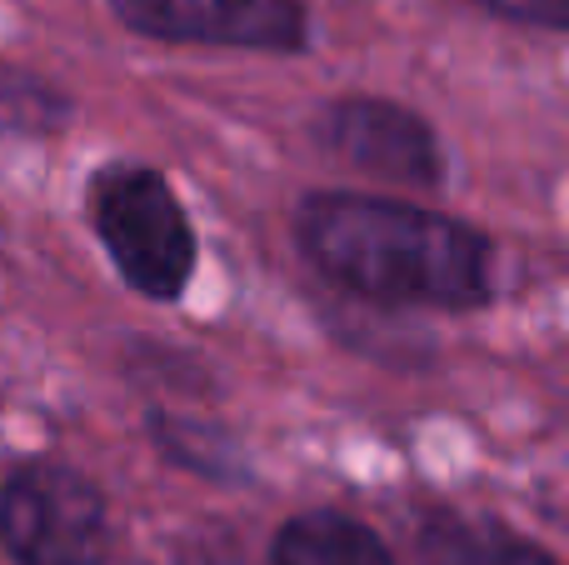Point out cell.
Here are the masks:
<instances>
[{"mask_svg":"<svg viewBox=\"0 0 569 565\" xmlns=\"http://www.w3.org/2000/svg\"><path fill=\"white\" fill-rule=\"evenodd\" d=\"M146 436H150V446L160 450L166 466L210 480V486H250V480H256V466H250L240 436L210 416H190V410H176V406H166V400H156V406L146 410Z\"/></svg>","mask_w":569,"mask_h":565,"instance_id":"6","label":"cell"},{"mask_svg":"<svg viewBox=\"0 0 569 565\" xmlns=\"http://www.w3.org/2000/svg\"><path fill=\"white\" fill-rule=\"evenodd\" d=\"M76 120V100L50 76L0 56V140H50Z\"/></svg>","mask_w":569,"mask_h":565,"instance_id":"9","label":"cell"},{"mask_svg":"<svg viewBox=\"0 0 569 565\" xmlns=\"http://www.w3.org/2000/svg\"><path fill=\"white\" fill-rule=\"evenodd\" d=\"M0 551L16 565H96L106 490L56 456H30L0 480Z\"/></svg>","mask_w":569,"mask_h":565,"instance_id":"3","label":"cell"},{"mask_svg":"<svg viewBox=\"0 0 569 565\" xmlns=\"http://www.w3.org/2000/svg\"><path fill=\"white\" fill-rule=\"evenodd\" d=\"M290 236L325 286L385 310L470 316L500 290L495 240L450 210L370 190H305L290 210Z\"/></svg>","mask_w":569,"mask_h":565,"instance_id":"1","label":"cell"},{"mask_svg":"<svg viewBox=\"0 0 569 565\" xmlns=\"http://www.w3.org/2000/svg\"><path fill=\"white\" fill-rule=\"evenodd\" d=\"M86 220L140 300L176 306L200 266V236L180 190L146 160H106L86 180Z\"/></svg>","mask_w":569,"mask_h":565,"instance_id":"2","label":"cell"},{"mask_svg":"<svg viewBox=\"0 0 569 565\" xmlns=\"http://www.w3.org/2000/svg\"><path fill=\"white\" fill-rule=\"evenodd\" d=\"M310 146L325 160L385 186L440 190L445 186V140L415 106L390 96H335L315 106L305 126Z\"/></svg>","mask_w":569,"mask_h":565,"instance_id":"4","label":"cell"},{"mask_svg":"<svg viewBox=\"0 0 569 565\" xmlns=\"http://www.w3.org/2000/svg\"><path fill=\"white\" fill-rule=\"evenodd\" d=\"M420 565H560L540 541L515 536L505 521L460 516V511H430L420 526Z\"/></svg>","mask_w":569,"mask_h":565,"instance_id":"7","label":"cell"},{"mask_svg":"<svg viewBox=\"0 0 569 565\" xmlns=\"http://www.w3.org/2000/svg\"><path fill=\"white\" fill-rule=\"evenodd\" d=\"M270 565H395L380 531L365 526L360 516L335 506H315L290 516L276 531Z\"/></svg>","mask_w":569,"mask_h":565,"instance_id":"8","label":"cell"},{"mask_svg":"<svg viewBox=\"0 0 569 565\" xmlns=\"http://www.w3.org/2000/svg\"><path fill=\"white\" fill-rule=\"evenodd\" d=\"M470 6L495 20H510V26L550 30V36L569 30V0H470Z\"/></svg>","mask_w":569,"mask_h":565,"instance_id":"10","label":"cell"},{"mask_svg":"<svg viewBox=\"0 0 569 565\" xmlns=\"http://www.w3.org/2000/svg\"><path fill=\"white\" fill-rule=\"evenodd\" d=\"M120 30L156 46L305 56L310 6L305 0H106Z\"/></svg>","mask_w":569,"mask_h":565,"instance_id":"5","label":"cell"}]
</instances>
